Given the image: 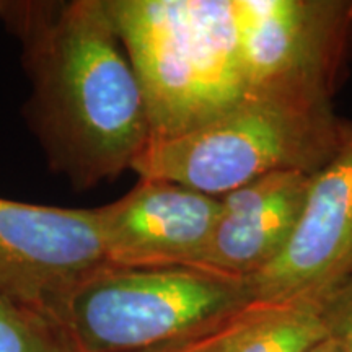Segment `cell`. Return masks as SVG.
Listing matches in <instances>:
<instances>
[{"label": "cell", "mask_w": 352, "mask_h": 352, "mask_svg": "<svg viewBox=\"0 0 352 352\" xmlns=\"http://www.w3.org/2000/svg\"><path fill=\"white\" fill-rule=\"evenodd\" d=\"M3 6H6V2H0V13L3 10Z\"/></svg>", "instance_id": "15"}, {"label": "cell", "mask_w": 352, "mask_h": 352, "mask_svg": "<svg viewBox=\"0 0 352 352\" xmlns=\"http://www.w3.org/2000/svg\"><path fill=\"white\" fill-rule=\"evenodd\" d=\"M310 352H340V351H338L336 342H334L329 336H327L324 340H321L318 344L311 347Z\"/></svg>", "instance_id": "14"}, {"label": "cell", "mask_w": 352, "mask_h": 352, "mask_svg": "<svg viewBox=\"0 0 352 352\" xmlns=\"http://www.w3.org/2000/svg\"><path fill=\"white\" fill-rule=\"evenodd\" d=\"M0 352H72L46 316L0 292Z\"/></svg>", "instance_id": "11"}, {"label": "cell", "mask_w": 352, "mask_h": 352, "mask_svg": "<svg viewBox=\"0 0 352 352\" xmlns=\"http://www.w3.org/2000/svg\"><path fill=\"white\" fill-rule=\"evenodd\" d=\"M311 176L279 171L219 197L214 228L192 267L243 280L266 270L292 239Z\"/></svg>", "instance_id": "9"}, {"label": "cell", "mask_w": 352, "mask_h": 352, "mask_svg": "<svg viewBox=\"0 0 352 352\" xmlns=\"http://www.w3.org/2000/svg\"><path fill=\"white\" fill-rule=\"evenodd\" d=\"M250 303L243 279L202 267L107 264L51 321L72 352H157L206 336Z\"/></svg>", "instance_id": "4"}, {"label": "cell", "mask_w": 352, "mask_h": 352, "mask_svg": "<svg viewBox=\"0 0 352 352\" xmlns=\"http://www.w3.org/2000/svg\"><path fill=\"white\" fill-rule=\"evenodd\" d=\"M32 78L28 118L76 189L131 170L152 139L147 104L107 0L6 2Z\"/></svg>", "instance_id": "1"}, {"label": "cell", "mask_w": 352, "mask_h": 352, "mask_svg": "<svg viewBox=\"0 0 352 352\" xmlns=\"http://www.w3.org/2000/svg\"><path fill=\"white\" fill-rule=\"evenodd\" d=\"M352 276V122L336 152L311 176L300 219L284 252L246 279L250 300L323 298Z\"/></svg>", "instance_id": "7"}, {"label": "cell", "mask_w": 352, "mask_h": 352, "mask_svg": "<svg viewBox=\"0 0 352 352\" xmlns=\"http://www.w3.org/2000/svg\"><path fill=\"white\" fill-rule=\"evenodd\" d=\"M342 124L329 101L245 94L206 124L151 139L131 170L140 179L179 184L219 199L279 171L315 175L336 152Z\"/></svg>", "instance_id": "3"}, {"label": "cell", "mask_w": 352, "mask_h": 352, "mask_svg": "<svg viewBox=\"0 0 352 352\" xmlns=\"http://www.w3.org/2000/svg\"><path fill=\"white\" fill-rule=\"evenodd\" d=\"M220 199L179 184L140 179L121 199L96 209L109 264L195 266Z\"/></svg>", "instance_id": "8"}, {"label": "cell", "mask_w": 352, "mask_h": 352, "mask_svg": "<svg viewBox=\"0 0 352 352\" xmlns=\"http://www.w3.org/2000/svg\"><path fill=\"white\" fill-rule=\"evenodd\" d=\"M328 336L321 298L253 302L208 336V352H310Z\"/></svg>", "instance_id": "10"}, {"label": "cell", "mask_w": 352, "mask_h": 352, "mask_svg": "<svg viewBox=\"0 0 352 352\" xmlns=\"http://www.w3.org/2000/svg\"><path fill=\"white\" fill-rule=\"evenodd\" d=\"M96 209L0 197V292L51 320L60 300L107 266Z\"/></svg>", "instance_id": "6"}, {"label": "cell", "mask_w": 352, "mask_h": 352, "mask_svg": "<svg viewBox=\"0 0 352 352\" xmlns=\"http://www.w3.org/2000/svg\"><path fill=\"white\" fill-rule=\"evenodd\" d=\"M147 104L152 139L228 111L246 94L236 0H107Z\"/></svg>", "instance_id": "2"}, {"label": "cell", "mask_w": 352, "mask_h": 352, "mask_svg": "<svg viewBox=\"0 0 352 352\" xmlns=\"http://www.w3.org/2000/svg\"><path fill=\"white\" fill-rule=\"evenodd\" d=\"M208 336L209 334H206V336L197 338V340L183 342V344L168 347V349H162L157 352H208Z\"/></svg>", "instance_id": "13"}, {"label": "cell", "mask_w": 352, "mask_h": 352, "mask_svg": "<svg viewBox=\"0 0 352 352\" xmlns=\"http://www.w3.org/2000/svg\"><path fill=\"white\" fill-rule=\"evenodd\" d=\"M246 94L331 101L352 51V2L236 0Z\"/></svg>", "instance_id": "5"}, {"label": "cell", "mask_w": 352, "mask_h": 352, "mask_svg": "<svg viewBox=\"0 0 352 352\" xmlns=\"http://www.w3.org/2000/svg\"><path fill=\"white\" fill-rule=\"evenodd\" d=\"M327 333L340 352H352V276L321 298Z\"/></svg>", "instance_id": "12"}]
</instances>
